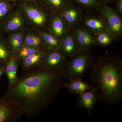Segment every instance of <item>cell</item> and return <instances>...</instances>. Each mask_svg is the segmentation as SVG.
Instances as JSON below:
<instances>
[{"mask_svg":"<svg viewBox=\"0 0 122 122\" xmlns=\"http://www.w3.org/2000/svg\"><path fill=\"white\" fill-rule=\"evenodd\" d=\"M64 70L35 68L25 71L2 98L12 101L23 110L27 118L39 115L63 87Z\"/></svg>","mask_w":122,"mask_h":122,"instance_id":"cell-1","label":"cell"},{"mask_svg":"<svg viewBox=\"0 0 122 122\" xmlns=\"http://www.w3.org/2000/svg\"><path fill=\"white\" fill-rule=\"evenodd\" d=\"M90 73L99 90V100L114 106L122 100V58L117 55L98 57Z\"/></svg>","mask_w":122,"mask_h":122,"instance_id":"cell-2","label":"cell"},{"mask_svg":"<svg viewBox=\"0 0 122 122\" xmlns=\"http://www.w3.org/2000/svg\"><path fill=\"white\" fill-rule=\"evenodd\" d=\"M95 61L91 49L80 51L68 59L64 70V77L67 81L82 79L86 73L91 70Z\"/></svg>","mask_w":122,"mask_h":122,"instance_id":"cell-3","label":"cell"},{"mask_svg":"<svg viewBox=\"0 0 122 122\" xmlns=\"http://www.w3.org/2000/svg\"><path fill=\"white\" fill-rule=\"evenodd\" d=\"M22 9L28 28L36 31L46 29L52 13L38 1L18 4Z\"/></svg>","mask_w":122,"mask_h":122,"instance_id":"cell-4","label":"cell"},{"mask_svg":"<svg viewBox=\"0 0 122 122\" xmlns=\"http://www.w3.org/2000/svg\"><path fill=\"white\" fill-rule=\"evenodd\" d=\"M98 13L103 18L106 25L107 30L111 34L115 41H120L122 37V16L113 8L102 2Z\"/></svg>","mask_w":122,"mask_h":122,"instance_id":"cell-5","label":"cell"},{"mask_svg":"<svg viewBox=\"0 0 122 122\" xmlns=\"http://www.w3.org/2000/svg\"><path fill=\"white\" fill-rule=\"evenodd\" d=\"M28 29L23 11L18 4L0 23V33L3 35Z\"/></svg>","mask_w":122,"mask_h":122,"instance_id":"cell-6","label":"cell"},{"mask_svg":"<svg viewBox=\"0 0 122 122\" xmlns=\"http://www.w3.org/2000/svg\"><path fill=\"white\" fill-rule=\"evenodd\" d=\"M24 114L23 110L17 104L0 99V122H16Z\"/></svg>","mask_w":122,"mask_h":122,"instance_id":"cell-7","label":"cell"},{"mask_svg":"<svg viewBox=\"0 0 122 122\" xmlns=\"http://www.w3.org/2000/svg\"><path fill=\"white\" fill-rule=\"evenodd\" d=\"M68 57L57 50H45L41 63L38 68L47 69H64Z\"/></svg>","mask_w":122,"mask_h":122,"instance_id":"cell-8","label":"cell"},{"mask_svg":"<svg viewBox=\"0 0 122 122\" xmlns=\"http://www.w3.org/2000/svg\"><path fill=\"white\" fill-rule=\"evenodd\" d=\"M79 51L91 49L95 46V35L82 24L71 28Z\"/></svg>","mask_w":122,"mask_h":122,"instance_id":"cell-9","label":"cell"},{"mask_svg":"<svg viewBox=\"0 0 122 122\" xmlns=\"http://www.w3.org/2000/svg\"><path fill=\"white\" fill-rule=\"evenodd\" d=\"M81 24L94 35L107 30L105 20L98 13L84 11Z\"/></svg>","mask_w":122,"mask_h":122,"instance_id":"cell-10","label":"cell"},{"mask_svg":"<svg viewBox=\"0 0 122 122\" xmlns=\"http://www.w3.org/2000/svg\"><path fill=\"white\" fill-rule=\"evenodd\" d=\"M46 29L60 39L71 31V28L59 13H56L51 14Z\"/></svg>","mask_w":122,"mask_h":122,"instance_id":"cell-11","label":"cell"},{"mask_svg":"<svg viewBox=\"0 0 122 122\" xmlns=\"http://www.w3.org/2000/svg\"><path fill=\"white\" fill-rule=\"evenodd\" d=\"M83 10L73 2H68L59 12L71 28L81 24Z\"/></svg>","mask_w":122,"mask_h":122,"instance_id":"cell-12","label":"cell"},{"mask_svg":"<svg viewBox=\"0 0 122 122\" xmlns=\"http://www.w3.org/2000/svg\"><path fill=\"white\" fill-rule=\"evenodd\" d=\"M78 95L77 102L78 106L91 114L94 107L99 100L98 89L95 87L93 89L84 92Z\"/></svg>","mask_w":122,"mask_h":122,"instance_id":"cell-13","label":"cell"},{"mask_svg":"<svg viewBox=\"0 0 122 122\" xmlns=\"http://www.w3.org/2000/svg\"><path fill=\"white\" fill-rule=\"evenodd\" d=\"M58 51L67 57L74 56L80 51L71 31L60 39Z\"/></svg>","mask_w":122,"mask_h":122,"instance_id":"cell-14","label":"cell"},{"mask_svg":"<svg viewBox=\"0 0 122 122\" xmlns=\"http://www.w3.org/2000/svg\"><path fill=\"white\" fill-rule=\"evenodd\" d=\"M21 59L17 55H13L5 65L4 74L8 81V88L14 85L17 80V71L20 65Z\"/></svg>","mask_w":122,"mask_h":122,"instance_id":"cell-15","label":"cell"},{"mask_svg":"<svg viewBox=\"0 0 122 122\" xmlns=\"http://www.w3.org/2000/svg\"><path fill=\"white\" fill-rule=\"evenodd\" d=\"M63 87H66L69 93L79 94L93 89L95 87L82 80V79H76L64 81Z\"/></svg>","mask_w":122,"mask_h":122,"instance_id":"cell-16","label":"cell"},{"mask_svg":"<svg viewBox=\"0 0 122 122\" xmlns=\"http://www.w3.org/2000/svg\"><path fill=\"white\" fill-rule=\"evenodd\" d=\"M25 30L17 31L7 34L5 40L13 55H16L24 46V37Z\"/></svg>","mask_w":122,"mask_h":122,"instance_id":"cell-17","label":"cell"},{"mask_svg":"<svg viewBox=\"0 0 122 122\" xmlns=\"http://www.w3.org/2000/svg\"><path fill=\"white\" fill-rule=\"evenodd\" d=\"M37 32L41 37L45 50H58L60 39L50 33L46 29Z\"/></svg>","mask_w":122,"mask_h":122,"instance_id":"cell-18","label":"cell"},{"mask_svg":"<svg viewBox=\"0 0 122 122\" xmlns=\"http://www.w3.org/2000/svg\"><path fill=\"white\" fill-rule=\"evenodd\" d=\"M45 50L21 59L20 65L25 71L38 68L41 63Z\"/></svg>","mask_w":122,"mask_h":122,"instance_id":"cell-19","label":"cell"},{"mask_svg":"<svg viewBox=\"0 0 122 122\" xmlns=\"http://www.w3.org/2000/svg\"><path fill=\"white\" fill-rule=\"evenodd\" d=\"M24 44V46L37 47L45 49L39 34L37 31L28 28L25 32Z\"/></svg>","mask_w":122,"mask_h":122,"instance_id":"cell-20","label":"cell"},{"mask_svg":"<svg viewBox=\"0 0 122 122\" xmlns=\"http://www.w3.org/2000/svg\"><path fill=\"white\" fill-rule=\"evenodd\" d=\"M81 7L84 11L97 13L102 0H71Z\"/></svg>","mask_w":122,"mask_h":122,"instance_id":"cell-21","label":"cell"},{"mask_svg":"<svg viewBox=\"0 0 122 122\" xmlns=\"http://www.w3.org/2000/svg\"><path fill=\"white\" fill-rule=\"evenodd\" d=\"M38 1L52 14L60 12L68 2L66 0H38Z\"/></svg>","mask_w":122,"mask_h":122,"instance_id":"cell-22","label":"cell"},{"mask_svg":"<svg viewBox=\"0 0 122 122\" xmlns=\"http://www.w3.org/2000/svg\"><path fill=\"white\" fill-rule=\"evenodd\" d=\"M13 55L4 35L0 33V64L5 65Z\"/></svg>","mask_w":122,"mask_h":122,"instance_id":"cell-23","label":"cell"},{"mask_svg":"<svg viewBox=\"0 0 122 122\" xmlns=\"http://www.w3.org/2000/svg\"><path fill=\"white\" fill-rule=\"evenodd\" d=\"M114 41L112 35L107 30L95 35V46L107 48L113 44Z\"/></svg>","mask_w":122,"mask_h":122,"instance_id":"cell-24","label":"cell"},{"mask_svg":"<svg viewBox=\"0 0 122 122\" xmlns=\"http://www.w3.org/2000/svg\"><path fill=\"white\" fill-rule=\"evenodd\" d=\"M17 5L5 0H0V23Z\"/></svg>","mask_w":122,"mask_h":122,"instance_id":"cell-25","label":"cell"},{"mask_svg":"<svg viewBox=\"0 0 122 122\" xmlns=\"http://www.w3.org/2000/svg\"><path fill=\"white\" fill-rule=\"evenodd\" d=\"M44 50H45L37 47L24 46L16 55L20 59H22Z\"/></svg>","mask_w":122,"mask_h":122,"instance_id":"cell-26","label":"cell"},{"mask_svg":"<svg viewBox=\"0 0 122 122\" xmlns=\"http://www.w3.org/2000/svg\"><path fill=\"white\" fill-rule=\"evenodd\" d=\"M114 7L117 12L120 16H122V0H116L114 2Z\"/></svg>","mask_w":122,"mask_h":122,"instance_id":"cell-27","label":"cell"},{"mask_svg":"<svg viewBox=\"0 0 122 122\" xmlns=\"http://www.w3.org/2000/svg\"><path fill=\"white\" fill-rule=\"evenodd\" d=\"M5 65L0 64V78L1 76L4 74V70Z\"/></svg>","mask_w":122,"mask_h":122,"instance_id":"cell-28","label":"cell"},{"mask_svg":"<svg viewBox=\"0 0 122 122\" xmlns=\"http://www.w3.org/2000/svg\"><path fill=\"white\" fill-rule=\"evenodd\" d=\"M5 0L17 5L19 3L22 1V0Z\"/></svg>","mask_w":122,"mask_h":122,"instance_id":"cell-29","label":"cell"},{"mask_svg":"<svg viewBox=\"0 0 122 122\" xmlns=\"http://www.w3.org/2000/svg\"><path fill=\"white\" fill-rule=\"evenodd\" d=\"M116 0H102L106 4L114 3Z\"/></svg>","mask_w":122,"mask_h":122,"instance_id":"cell-30","label":"cell"},{"mask_svg":"<svg viewBox=\"0 0 122 122\" xmlns=\"http://www.w3.org/2000/svg\"><path fill=\"white\" fill-rule=\"evenodd\" d=\"M22 1L25 2H32V1H37L38 0H22Z\"/></svg>","mask_w":122,"mask_h":122,"instance_id":"cell-31","label":"cell"},{"mask_svg":"<svg viewBox=\"0 0 122 122\" xmlns=\"http://www.w3.org/2000/svg\"><path fill=\"white\" fill-rule=\"evenodd\" d=\"M66 1H68V2H70L71 0H66Z\"/></svg>","mask_w":122,"mask_h":122,"instance_id":"cell-32","label":"cell"}]
</instances>
